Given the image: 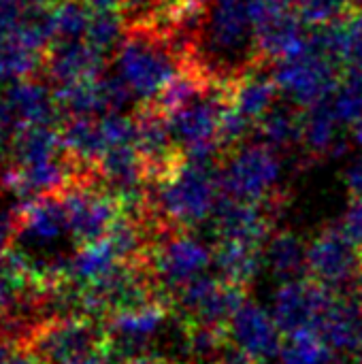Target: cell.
Returning a JSON list of instances; mask_svg holds the SVG:
<instances>
[{
    "mask_svg": "<svg viewBox=\"0 0 362 364\" xmlns=\"http://www.w3.org/2000/svg\"><path fill=\"white\" fill-rule=\"evenodd\" d=\"M109 60L111 58L94 49L85 38L68 41V43H53L45 51L43 70L47 75V81H51L55 87H62L75 81L96 79L105 75Z\"/></svg>",
    "mask_w": 362,
    "mask_h": 364,
    "instance_id": "obj_15",
    "label": "cell"
},
{
    "mask_svg": "<svg viewBox=\"0 0 362 364\" xmlns=\"http://www.w3.org/2000/svg\"><path fill=\"white\" fill-rule=\"evenodd\" d=\"M346 183L350 188L352 196H362V156L352 162V166L346 173Z\"/></svg>",
    "mask_w": 362,
    "mask_h": 364,
    "instance_id": "obj_35",
    "label": "cell"
},
{
    "mask_svg": "<svg viewBox=\"0 0 362 364\" xmlns=\"http://www.w3.org/2000/svg\"><path fill=\"white\" fill-rule=\"evenodd\" d=\"M60 198L68 215L70 239L77 245L94 243L107 237L117 218L124 213L119 198L100 183L98 175L70 181L60 192Z\"/></svg>",
    "mask_w": 362,
    "mask_h": 364,
    "instance_id": "obj_7",
    "label": "cell"
},
{
    "mask_svg": "<svg viewBox=\"0 0 362 364\" xmlns=\"http://www.w3.org/2000/svg\"><path fill=\"white\" fill-rule=\"evenodd\" d=\"M55 100L66 117L83 115V117H100L107 113L98 77L75 81L62 87H55Z\"/></svg>",
    "mask_w": 362,
    "mask_h": 364,
    "instance_id": "obj_27",
    "label": "cell"
},
{
    "mask_svg": "<svg viewBox=\"0 0 362 364\" xmlns=\"http://www.w3.org/2000/svg\"><path fill=\"white\" fill-rule=\"evenodd\" d=\"M273 70L280 90L294 105L307 109L335 94L346 68L329 55L305 47L292 58L277 60Z\"/></svg>",
    "mask_w": 362,
    "mask_h": 364,
    "instance_id": "obj_8",
    "label": "cell"
},
{
    "mask_svg": "<svg viewBox=\"0 0 362 364\" xmlns=\"http://www.w3.org/2000/svg\"><path fill=\"white\" fill-rule=\"evenodd\" d=\"M64 154L85 173H94L102 154L109 149L98 117H66L60 124Z\"/></svg>",
    "mask_w": 362,
    "mask_h": 364,
    "instance_id": "obj_18",
    "label": "cell"
},
{
    "mask_svg": "<svg viewBox=\"0 0 362 364\" xmlns=\"http://www.w3.org/2000/svg\"><path fill=\"white\" fill-rule=\"evenodd\" d=\"M307 252L309 243H305L299 235L290 230L273 232L265 245V264L282 282L305 279L309 277Z\"/></svg>",
    "mask_w": 362,
    "mask_h": 364,
    "instance_id": "obj_21",
    "label": "cell"
},
{
    "mask_svg": "<svg viewBox=\"0 0 362 364\" xmlns=\"http://www.w3.org/2000/svg\"><path fill=\"white\" fill-rule=\"evenodd\" d=\"M314 328L337 354H358L362 350V303L348 290H335Z\"/></svg>",
    "mask_w": 362,
    "mask_h": 364,
    "instance_id": "obj_14",
    "label": "cell"
},
{
    "mask_svg": "<svg viewBox=\"0 0 362 364\" xmlns=\"http://www.w3.org/2000/svg\"><path fill=\"white\" fill-rule=\"evenodd\" d=\"M45 53L30 49L15 34H0V83L34 77L43 70Z\"/></svg>",
    "mask_w": 362,
    "mask_h": 364,
    "instance_id": "obj_26",
    "label": "cell"
},
{
    "mask_svg": "<svg viewBox=\"0 0 362 364\" xmlns=\"http://www.w3.org/2000/svg\"><path fill=\"white\" fill-rule=\"evenodd\" d=\"M341 126H346V124L339 119L331 98L307 107L305 109V134H303L305 149L314 158L333 154L341 145L339 143Z\"/></svg>",
    "mask_w": 362,
    "mask_h": 364,
    "instance_id": "obj_24",
    "label": "cell"
},
{
    "mask_svg": "<svg viewBox=\"0 0 362 364\" xmlns=\"http://www.w3.org/2000/svg\"><path fill=\"white\" fill-rule=\"evenodd\" d=\"M273 2L280 4V6H284V9H299L303 0H273Z\"/></svg>",
    "mask_w": 362,
    "mask_h": 364,
    "instance_id": "obj_39",
    "label": "cell"
},
{
    "mask_svg": "<svg viewBox=\"0 0 362 364\" xmlns=\"http://www.w3.org/2000/svg\"><path fill=\"white\" fill-rule=\"evenodd\" d=\"M17 211L19 207L11 209L9 205L0 203V258L9 252L17 226Z\"/></svg>",
    "mask_w": 362,
    "mask_h": 364,
    "instance_id": "obj_34",
    "label": "cell"
},
{
    "mask_svg": "<svg viewBox=\"0 0 362 364\" xmlns=\"http://www.w3.org/2000/svg\"><path fill=\"white\" fill-rule=\"evenodd\" d=\"M13 166L23 168L64 154L60 126H23L11 141Z\"/></svg>",
    "mask_w": 362,
    "mask_h": 364,
    "instance_id": "obj_23",
    "label": "cell"
},
{
    "mask_svg": "<svg viewBox=\"0 0 362 364\" xmlns=\"http://www.w3.org/2000/svg\"><path fill=\"white\" fill-rule=\"evenodd\" d=\"M339 354L320 337L316 328H301L284 335L280 352L282 364H333Z\"/></svg>",
    "mask_w": 362,
    "mask_h": 364,
    "instance_id": "obj_25",
    "label": "cell"
},
{
    "mask_svg": "<svg viewBox=\"0 0 362 364\" xmlns=\"http://www.w3.org/2000/svg\"><path fill=\"white\" fill-rule=\"evenodd\" d=\"M126 364H186V363H183V360H179V358H173V356H162V354L151 352V354L139 356V358H134V360H128Z\"/></svg>",
    "mask_w": 362,
    "mask_h": 364,
    "instance_id": "obj_36",
    "label": "cell"
},
{
    "mask_svg": "<svg viewBox=\"0 0 362 364\" xmlns=\"http://www.w3.org/2000/svg\"><path fill=\"white\" fill-rule=\"evenodd\" d=\"M262 143L277 149H290L303 143L305 134V109L294 102H275L260 119L258 132Z\"/></svg>",
    "mask_w": 362,
    "mask_h": 364,
    "instance_id": "obj_22",
    "label": "cell"
},
{
    "mask_svg": "<svg viewBox=\"0 0 362 364\" xmlns=\"http://www.w3.org/2000/svg\"><path fill=\"white\" fill-rule=\"evenodd\" d=\"M124 34H126V23L122 13L117 9H100L92 13L85 41L107 58H113L124 41Z\"/></svg>",
    "mask_w": 362,
    "mask_h": 364,
    "instance_id": "obj_29",
    "label": "cell"
},
{
    "mask_svg": "<svg viewBox=\"0 0 362 364\" xmlns=\"http://www.w3.org/2000/svg\"><path fill=\"white\" fill-rule=\"evenodd\" d=\"M51 9V26H53V43L83 41L94 9L85 0H53ZM51 43V45H53Z\"/></svg>",
    "mask_w": 362,
    "mask_h": 364,
    "instance_id": "obj_28",
    "label": "cell"
},
{
    "mask_svg": "<svg viewBox=\"0 0 362 364\" xmlns=\"http://www.w3.org/2000/svg\"><path fill=\"white\" fill-rule=\"evenodd\" d=\"M220 198V162L186 156L169 173L151 179L147 192L151 213L164 226L186 230L213 218Z\"/></svg>",
    "mask_w": 362,
    "mask_h": 364,
    "instance_id": "obj_1",
    "label": "cell"
},
{
    "mask_svg": "<svg viewBox=\"0 0 362 364\" xmlns=\"http://www.w3.org/2000/svg\"><path fill=\"white\" fill-rule=\"evenodd\" d=\"M265 262V247L218 239L213 245V267L218 277L239 286L250 288Z\"/></svg>",
    "mask_w": 362,
    "mask_h": 364,
    "instance_id": "obj_20",
    "label": "cell"
},
{
    "mask_svg": "<svg viewBox=\"0 0 362 364\" xmlns=\"http://www.w3.org/2000/svg\"><path fill=\"white\" fill-rule=\"evenodd\" d=\"M228 343L254 358L256 363L269 364L280 358L284 346V333L280 331L273 314H267L258 303L245 301L226 324Z\"/></svg>",
    "mask_w": 362,
    "mask_h": 364,
    "instance_id": "obj_12",
    "label": "cell"
},
{
    "mask_svg": "<svg viewBox=\"0 0 362 364\" xmlns=\"http://www.w3.org/2000/svg\"><path fill=\"white\" fill-rule=\"evenodd\" d=\"M117 73L126 79L139 102H154L162 90L186 68V60L156 28H126L115 55Z\"/></svg>",
    "mask_w": 362,
    "mask_h": 364,
    "instance_id": "obj_3",
    "label": "cell"
},
{
    "mask_svg": "<svg viewBox=\"0 0 362 364\" xmlns=\"http://www.w3.org/2000/svg\"><path fill=\"white\" fill-rule=\"evenodd\" d=\"M356 6V0H303L299 6V13L303 21L314 26H324L331 21H337L346 17Z\"/></svg>",
    "mask_w": 362,
    "mask_h": 364,
    "instance_id": "obj_31",
    "label": "cell"
},
{
    "mask_svg": "<svg viewBox=\"0 0 362 364\" xmlns=\"http://www.w3.org/2000/svg\"><path fill=\"white\" fill-rule=\"evenodd\" d=\"M94 11H100V9H119L122 0H85Z\"/></svg>",
    "mask_w": 362,
    "mask_h": 364,
    "instance_id": "obj_38",
    "label": "cell"
},
{
    "mask_svg": "<svg viewBox=\"0 0 362 364\" xmlns=\"http://www.w3.org/2000/svg\"><path fill=\"white\" fill-rule=\"evenodd\" d=\"M102 134L109 147L115 145H134L137 141V115H128L124 111H109L98 117Z\"/></svg>",
    "mask_w": 362,
    "mask_h": 364,
    "instance_id": "obj_32",
    "label": "cell"
},
{
    "mask_svg": "<svg viewBox=\"0 0 362 364\" xmlns=\"http://www.w3.org/2000/svg\"><path fill=\"white\" fill-rule=\"evenodd\" d=\"M245 301L247 288L233 286L205 273L173 299V314L186 322L226 328L228 320Z\"/></svg>",
    "mask_w": 362,
    "mask_h": 364,
    "instance_id": "obj_9",
    "label": "cell"
},
{
    "mask_svg": "<svg viewBox=\"0 0 362 364\" xmlns=\"http://www.w3.org/2000/svg\"><path fill=\"white\" fill-rule=\"evenodd\" d=\"M2 98L13 107L23 126H60L64 113L55 100V90L34 77L6 83Z\"/></svg>",
    "mask_w": 362,
    "mask_h": 364,
    "instance_id": "obj_16",
    "label": "cell"
},
{
    "mask_svg": "<svg viewBox=\"0 0 362 364\" xmlns=\"http://www.w3.org/2000/svg\"><path fill=\"white\" fill-rule=\"evenodd\" d=\"M273 66L275 62L262 58L233 83V107L254 122L277 102V94L282 92Z\"/></svg>",
    "mask_w": 362,
    "mask_h": 364,
    "instance_id": "obj_17",
    "label": "cell"
},
{
    "mask_svg": "<svg viewBox=\"0 0 362 364\" xmlns=\"http://www.w3.org/2000/svg\"><path fill=\"white\" fill-rule=\"evenodd\" d=\"M105 320L92 316H62L38 322L23 346L45 364H70L105 350Z\"/></svg>",
    "mask_w": 362,
    "mask_h": 364,
    "instance_id": "obj_6",
    "label": "cell"
},
{
    "mask_svg": "<svg viewBox=\"0 0 362 364\" xmlns=\"http://www.w3.org/2000/svg\"><path fill=\"white\" fill-rule=\"evenodd\" d=\"M333 292V288L312 277L284 282L273 301V318L280 331L290 335L301 328H314Z\"/></svg>",
    "mask_w": 362,
    "mask_h": 364,
    "instance_id": "obj_13",
    "label": "cell"
},
{
    "mask_svg": "<svg viewBox=\"0 0 362 364\" xmlns=\"http://www.w3.org/2000/svg\"><path fill=\"white\" fill-rule=\"evenodd\" d=\"M280 158L267 143H243L222 156L220 162V188L222 196L267 203L282 198L280 190Z\"/></svg>",
    "mask_w": 362,
    "mask_h": 364,
    "instance_id": "obj_5",
    "label": "cell"
},
{
    "mask_svg": "<svg viewBox=\"0 0 362 364\" xmlns=\"http://www.w3.org/2000/svg\"><path fill=\"white\" fill-rule=\"evenodd\" d=\"M341 228L362 250V196H352V205L344 215Z\"/></svg>",
    "mask_w": 362,
    "mask_h": 364,
    "instance_id": "obj_33",
    "label": "cell"
},
{
    "mask_svg": "<svg viewBox=\"0 0 362 364\" xmlns=\"http://www.w3.org/2000/svg\"><path fill=\"white\" fill-rule=\"evenodd\" d=\"M282 205H284V196L267 203H250V200L222 196L213 211L215 237L265 247L273 235L275 220Z\"/></svg>",
    "mask_w": 362,
    "mask_h": 364,
    "instance_id": "obj_11",
    "label": "cell"
},
{
    "mask_svg": "<svg viewBox=\"0 0 362 364\" xmlns=\"http://www.w3.org/2000/svg\"><path fill=\"white\" fill-rule=\"evenodd\" d=\"M124 260L119 258L111 239L102 237L94 243L77 247V252L64 264V279L79 288H87L105 279Z\"/></svg>",
    "mask_w": 362,
    "mask_h": 364,
    "instance_id": "obj_19",
    "label": "cell"
},
{
    "mask_svg": "<svg viewBox=\"0 0 362 364\" xmlns=\"http://www.w3.org/2000/svg\"><path fill=\"white\" fill-rule=\"evenodd\" d=\"M333 107L339 119L346 126H354L362 119V68L348 66L341 75V81L331 96Z\"/></svg>",
    "mask_w": 362,
    "mask_h": 364,
    "instance_id": "obj_30",
    "label": "cell"
},
{
    "mask_svg": "<svg viewBox=\"0 0 362 364\" xmlns=\"http://www.w3.org/2000/svg\"><path fill=\"white\" fill-rule=\"evenodd\" d=\"M23 4H51L53 0H21Z\"/></svg>",
    "mask_w": 362,
    "mask_h": 364,
    "instance_id": "obj_40",
    "label": "cell"
},
{
    "mask_svg": "<svg viewBox=\"0 0 362 364\" xmlns=\"http://www.w3.org/2000/svg\"><path fill=\"white\" fill-rule=\"evenodd\" d=\"M143 264L151 275L158 296L173 309V299L213 264V250L196 239L194 230L162 228L149 245Z\"/></svg>",
    "mask_w": 362,
    "mask_h": 364,
    "instance_id": "obj_4",
    "label": "cell"
},
{
    "mask_svg": "<svg viewBox=\"0 0 362 364\" xmlns=\"http://www.w3.org/2000/svg\"><path fill=\"white\" fill-rule=\"evenodd\" d=\"M309 277L333 288H350L362 273V250L344 232L341 224H329L309 243Z\"/></svg>",
    "mask_w": 362,
    "mask_h": 364,
    "instance_id": "obj_10",
    "label": "cell"
},
{
    "mask_svg": "<svg viewBox=\"0 0 362 364\" xmlns=\"http://www.w3.org/2000/svg\"><path fill=\"white\" fill-rule=\"evenodd\" d=\"M70 364H119L115 358H111L105 350H98V352H94V354H87V356H83V358H79V360H75V363Z\"/></svg>",
    "mask_w": 362,
    "mask_h": 364,
    "instance_id": "obj_37",
    "label": "cell"
},
{
    "mask_svg": "<svg viewBox=\"0 0 362 364\" xmlns=\"http://www.w3.org/2000/svg\"><path fill=\"white\" fill-rule=\"evenodd\" d=\"M262 58L250 0H209L207 28L194 58L207 75L235 83Z\"/></svg>",
    "mask_w": 362,
    "mask_h": 364,
    "instance_id": "obj_2",
    "label": "cell"
}]
</instances>
